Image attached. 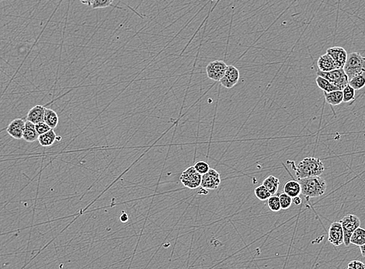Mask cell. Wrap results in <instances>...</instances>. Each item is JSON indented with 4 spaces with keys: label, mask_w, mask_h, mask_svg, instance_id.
Here are the masks:
<instances>
[{
    "label": "cell",
    "mask_w": 365,
    "mask_h": 269,
    "mask_svg": "<svg viewBox=\"0 0 365 269\" xmlns=\"http://www.w3.org/2000/svg\"><path fill=\"white\" fill-rule=\"evenodd\" d=\"M316 84L318 87L321 89L323 92L329 93L332 91H340L337 87H335L334 85L329 82V81L323 77H319L318 76L317 78L316 79Z\"/></svg>",
    "instance_id": "22"
},
{
    "label": "cell",
    "mask_w": 365,
    "mask_h": 269,
    "mask_svg": "<svg viewBox=\"0 0 365 269\" xmlns=\"http://www.w3.org/2000/svg\"><path fill=\"white\" fill-rule=\"evenodd\" d=\"M340 223L344 231V244L346 247L350 246V237L354 231L361 226V220L357 215L348 214L345 215Z\"/></svg>",
    "instance_id": "4"
},
{
    "label": "cell",
    "mask_w": 365,
    "mask_h": 269,
    "mask_svg": "<svg viewBox=\"0 0 365 269\" xmlns=\"http://www.w3.org/2000/svg\"><path fill=\"white\" fill-rule=\"evenodd\" d=\"M46 108L43 105H36L29 111L27 116V121L33 124L40 123L44 121V113Z\"/></svg>",
    "instance_id": "14"
},
{
    "label": "cell",
    "mask_w": 365,
    "mask_h": 269,
    "mask_svg": "<svg viewBox=\"0 0 365 269\" xmlns=\"http://www.w3.org/2000/svg\"><path fill=\"white\" fill-rule=\"evenodd\" d=\"M44 121L51 129H55L58 124V116L54 110L46 108L44 113Z\"/></svg>",
    "instance_id": "20"
},
{
    "label": "cell",
    "mask_w": 365,
    "mask_h": 269,
    "mask_svg": "<svg viewBox=\"0 0 365 269\" xmlns=\"http://www.w3.org/2000/svg\"><path fill=\"white\" fill-rule=\"evenodd\" d=\"M298 179L321 176L325 171L323 162L316 157H306L298 163L296 168L292 167Z\"/></svg>",
    "instance_id": "1"
},
{
    "label": "cell",
    "mask_w": 365,
    "mask_h": 269,
    "mask_svg": "<svg viewBox=\"0 0 365 269\" xmlns=\"http://www.w3.org/2000/svg\"><path fill=\"white\" fill-rule=\"evenodd\" d=\"M239 78L240 73L239 69L234 66H228L225 75L220 80V83L224 87L231 89L239 83Z\"/></svg>",
    "instance_id": "9"
},
{
    "label": "cell",
    "mask_w": 365,
    "mask_h": 269,
    "mask_svg": "<svg viewBox=\"0 0 365 269\" xmlns=\"http://www.w3.org/2000/svg\"><path fill=\"white\" fill-rule=\"evenodd\" d=\"M324 93L326 101L332 106L340 105L343 102L342 91H335L329 93Z\"/></svg>",
    "instance_id": "18"
},
{
    "label": "cell",
    "mask_w": 365,
    "mask_h": 269,
    "mask_svg": "<svg viewBox=\"0 0 365 269\" xmlns=\"http://www.w3.org/2000/svg\"><path fill=\"white\" fill-rule=\"evenodd\" d=\"M115 0H94L92 4L93 9H101V8L111 6Z\"/></svg>",
    "instance_id": "29"
},
{
    "label": "cell",
    "mask_w": 365,
    "mask_h": 269,
    "mask_svg": "<svg viewBox=\"0 0 365 269\" xmlns=\"http://www.w3.org/2000/svg\"><path fill=\"white\" fill-rule=\"evenodd\" d=\"M317 66L319 71L323 72V73H328V72L339 69L334 60L327 53L319 57L318 59Z\"/></svg>",
    "instance_id": "13"
},
{
    "label": "cell",
    "mask_w": 365,
    "mask_h": 269,
    "mask_svg": "<svg viewBox=\"0 0 365 269\" xmlns=\"http://www.w3.org/2000/svg\"><path fill=\"white\" fill-rule=\"evenodd\" d=\"M227 66L222 60H214L206 66L207 76L211 80L220 81L225 75Z\"/></svg>",
    "instance_id": "7"
},
{
    "label": "cell",
    "mask_w": 365,
    "mask_h": 269,
    "mask_svg": "<svg viewBox=\"0 0 365 269\" xmlns=\"http://www.w3.org/2000/svg\"><path fill=\"white\" fill-rule=\"evenodd\" d=\"M346 269H365V264L361 261L354 260L349 262Z\"/></svg>",
    "instance_id": "31"
},
{
    "label": "cell",
    "mask_w": 365,
    "mask_h": 269,
    "mask_svg": "<svg viewBox=\"0 0 365 269\" xmlns=\"http://www.w3.org/2000/svg\"><path fill=\"white\" fill-rule=\"evenodd\" d=\"M302 194L309 198H318L325 194L327 184L321 176L298 179Z\"/></svg>",
    "instance_id": "2"
},
{
    "label": "cell",
    "mask_w": 365,
    "mask_h": 269,
    "mask_svg": "<svg viewBox=\"0 0 365 269\" xmlns=\"http://www.w3.org/2000/svg\"><path fill=\"white\" fill-rule=\"evenodd\" d=\"M360 250H361L362 256H364L365 258V244L362 245V246L360 247Z\"/></svg>",
    "instance_id": "35"
},
{
    "label": "cell",
    "mask_w": 365,
    "mask_h": 269,
    "mask_svg": "<svg viewBox=\"0 0 365 269\" xmlns=\"http://www.w3.org/2000/svg\"><path fill=\"white\" fill-rule=\"evenodd\" d=\"M56 140V134L53 129L47 132L44 134H40L38 137V142L40 146L43 147H49L54 144Z\"/></svg>",
    "instance_id": "19"
},
{
    "label": "cell",
    "mask_w": 365,
    "mask_h": 269,
    "mask_svg": "<svg viewBox=\"0 0 365 269\" xmlns=\"http://www.w3.org/2000/svg\"><path fill=\"white\" fill-rule=\"evenodd\" d=\"M79 1H80L82 4H85V5H87V6H92L94 0H79Z\"/></svg>",
    "instance_id": "34"
},
{
    "label": "cell",
    "mask_w": 365,
    "mask_h": 269,
    "mask_svg": "<svg viewBox=\"0 0 365 269\" xmlns=\"http://www.w3.org/2000/svg\"><path fill=\"white\" fill-rule=\"evenodd\" d=\"M35 128H36L37 132L38 133L39 135L44 134V133H46L47 132L50 131L51 129H52L44 121L36 124Z\"/></svg>",
    "instance_id": "30"
},
{
    "label": "cell",
    "mask_w": 365,
    "mask_h": 269,
    "mask_svg": "<svg viewBox=\"0 0 365 269\" xmlns=\"http://www.w3.org/2000/svg\"><path fill=\"white\" fill-rule=\"evenodd\" d=\"M120 219H121V221L122 222V223H126L128 220V214H127L126 212L123 211L122 214H121V216H120Z\"/></svg>",
    "instance_id": "32"
},
{
    "label": "cell",
    "mask_w": 365,
    "mask_h": 269,
    "mask_svg": "<svg viewBox=\"0 0 365 269\" xmlns=\"http://www.w3.org/2000/svg\"><path fill=\"white\" fill-rule=\"evenodd\" d=\"M292 203H294V205H296V206L300 205V204L302 203V198L299 196L294 197V198H292Z\"/></svg>",
    "instance_id": "33"
},
{
    "label": "cell",
    "mask_w": 365,
    "mask_h": 269,
    "mask_svg": "<svg viewBox=\"0 0 365 269\" xmlns=\"http://www.w3.org/2000/svg\"><path fill=\"white\" fill-rule=\"evenodd\" d=\"M39 134L37 132L35 124L29 121L25 122L24 130H23V138L26 142H33L38 139Z\"/></svg>",
    "instance_id": "15"
},
{
    "label": "cell",
    "mask_w": 365,
    "mask_h": 269,
    "mask_svg": "<svg viewBox=\"0 0 365 269\" xmlns=\"http://www.w3.org/2000/svg\"><path fill=\"white\" fill-rule=\"evenodd\" d=\"M283 191V192L288 194L289 196L292 198L294 197L299 196L302 194L300 184L295 180H291V181L285 183V185H284Z\"/></svg>",
    "instance_id": "16"
},
{
    "label": "cell",
    "mask_w": 365,
    "mask_h": 269,
    "mask_svg": "<svg viewBox=\"0 0 365 269\" xmlns=\"http://www.w3.org/2000/svg\"><path fill=\"white\" fill-rule=\"evenodd\" d=\"M254 193L256 198L260 201L268 200V198L271 196V194L269 192V191L263 185L256 187L254 190Z\"/></svg>",
    "instance_id": "25"
},
{
    "label": "cell",
    "mask_w": 365,
    "mask_h": 269,
    "mask_svg": "<svg viewBox=\"0 0 365 269\" xmlns=\"http://www.w3.org/2000/svg\"><path fill=\"white\" fill-rule=\"evenodd\" d=\"M328 240L334 247H340L344 244V231L340 222H333L331 224Z\"/></svg>",
    "instance_id": "10"
},
{
    "label": "cell",
    "mask_w": 365,
    "mask_h": 269,
    "mask_svg": "<svg viewBox=\"0 0 365 269\" xmlns=\"http://www.w3.org/2000/svg\"><path fill=\"white\" fill-rule=\"evenodd\" d=\"M343 69L350 80L353 77L365 72V57L358 52H352L348 55L346 63Z\"/></svg>",
    "instance_id": "3"
},
{
    "label": "cell",
    "mask_w": 365,
    "mask_h": 269,
    "mask_svg": "<svg viewBox=\"0 0 365 269\" xmlns=\"http://www.w3.org/2000/svg\"><path fill=\"white\" fill-rule=\"evenodd\" d=\"M268 206L272 211H279L281 210V203L278 195H271L268 199Z\"/></svg>",
    "instance_id": "26"
},
{
    "label": "cell",
    "mask_w": 365,
    "mask_h": 269,
    "mask_svg": "<svg viewBox=\"0 0 365 269\" xmlns=\"http://www.w3.org/2000/svg\"><path fill=\"white\" fill-rule=\"evenodd\" d=\"M327 54L333 58L339 69H343L347 59V52L342 47H331L327 51Z\"/></svg>",
    "instance_id": "11"
},
{
    "label": "cell",
    "mask_w": 365,
    "mask_h": 269,
    "mask_svg": "<svg viewBox=\"0 0 365 269\" xmlns=\"http://www.w3.org/2000/svg\"><path fill=\"white\" fill-rule=\"evenodd\" d=\"M350 242L356 246L361 247L364 245L365 244V229L361 227H358L351 235Z\"/></svg>",
    "instance_id": "21"
},
{
    "label": "cell",
    "mask_w": 365,
    "mask_h": 269,
    "mask_svg": "<svg viewBox=\"0 0 365 269\" xmlns=\"http://www.w3.org/2000/svg\"><path fill=\"white\" fill-rule=\"evenodd\" d=\"M193 168L200 174L204 175L210 170V166L205 161H198L193 165Z\"/></svg>",
    "instance_id": "28"
},
{
    "label": "cell",
    "mask_w": 365,
    "mask_h": 269,
    "mask_svg": "<svg viewBox=\"0 0 365 269\" xmlns=\"http://www.w3.org/2000/svg\"><path fill=\"white\" fill-rule=\"evenodd\" d=\"M348 84L355 90L359 91L365 87V72L361 73L359 75L353 77L349 80Z\"/></svg>",
    "instance_id": "23"
},
{
    "label": "cell",
    "mask_w": 365,
    "mask_h": 269,
    "mask_svg": "<svg viewBox=\"0 0 365 269\" xmlns=\"http://www.w3.org/2000/svg\"><path fill=\"white\" fill-rule=\"evenodd\" d=\"M281 203V210H288L291 207L292 204V198L289 196L286 193L282 192L278 195Z\"/></svg>",
    "instance_id": "27"
},
{
    "label": "cell",
    "mask_w": 365,
    "mask_h": 269,
    "mask_svg": "<svg viewBox=\"0 0 365 269\" xmlns=\"http://www.w3.org/2000/svg\"><path fill=\"white\" fill-rule=\"evenodd\" d=\"M343 92V102L344 103H350L355 99V90L348 84L346 87H344Z\"/></svg>",
    "instance_id": "24"
},
{
    "label": "cell",
    "mask_w": 365,
    "mask_h": 269,
    "mask_svg": "<svg viewBox=\"0 0 365 269\" xmlns=\"http://www.w3.org/2000/svg\"><path fill=\"white\" fill-rule=\"evenodd\" d=\"M25 122L26 121L22 118H17L10 122L8 125L6 131L10 136L15 139H21L23 138V130H24Z\"/></svg>",
    "instance_id": "12"
},
{
    "label": "cell",
    "mask_w": 365,
    "mask_h": 269,
    "mask_svg": "<svg viewBox=\"0 0 365 269\" xmlns=\"http://www.w3.org/2000/svg\"><path fill=\"white\" fill-rule=\"evenodd\" d=\"M201 177L197 171L194 169L193 166L190 167L188 169L181 173L180 177V182L186 188L190 189H197L201 186Z\"/></svg>",
    "instance_id": "6"
},
{
    "label": "cell",
    "mask_w": 365,
    "mask_h": 269,
    "mask_svg": "<svg viewBox=\"0 0 365 269\" xmlns=\"http://www.w3.org/2000/svg\"><path fill=\"white\" fill-rule=\"evenodd\" d=\"M221 185V177L216 170L210 168L208 173L202 175L201 186L205 190H215Z\"/></svg>",
    "instance_id": "8"
},
{
    "label": "cell",
    "mask_w": 365,
    "mask_h": 269,
    "mask_svg": "<svg viewBox=\"0 0 365 269\" xmlns=\"http://www.w3.org/2000/svg\"><path fill=\"white\" fill-rule=\"evenodd\" d=\"M262 185L269 191V192L271 194V195H274L279 189V179L274 177L273 175H269L264 179Z\"/></svg>",
    "instance_id": "17"
},
{
    "label": "cell",
    "mask_w": 365,
    "mask_h": 269,
    "mask_svg": "<svg viewBox=\"0 0 365 269\" xmlns=\"http://www.w3.org/2000/svg\"><path fill=\"white\" fill-rule=\"evenodd\" d=\"M317 75L329 81L332 84L334 85L335 87H337L340 91H343L344 87H346L348 83H349V79H348L346 73L344 72V69H335V70L328 72V73H323V72L318 70Z\"/></svg>",
    "instance_id": "5"
}]
</instances>
